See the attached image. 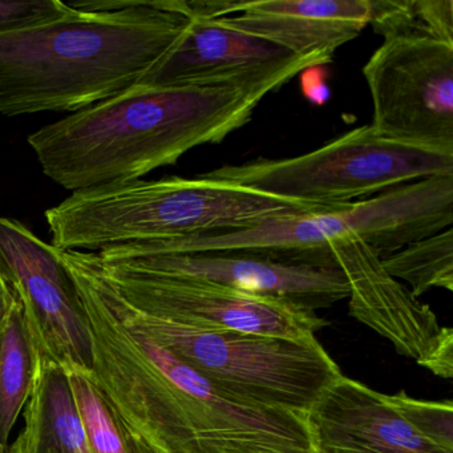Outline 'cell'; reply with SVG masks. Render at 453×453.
<instances>
[{"instance_id":"1","label":"cell","mask_w":453,"mask_h":453,"mask_svg":"<svg viewBox=\"0 0 453 453\" xmlns=\"http://www.w3.org/2000/svg\"><path fill=\"white\" fill-rule=\"evenodd\" d=\"M75 278L88 315L95 380L168 453H319L309 413L240 402L129 318L99 262Z\"/></svg>"},{"instance_id":"2","label":"cell","mask_w":453,"mask_h":453,"mask_svg":"<svg viewBox=\"0 0 453 453\" xmlns=\"http://www.w3.org/2000/svg\"><path fill=\"white\" fill-rule=\"evenodd\" d=\"M288 76L209 84L137 83L28 136L42 171L70 192L136 181L251 120Z\"/></svg>"},{"instance_id":"3","label":"cell","mask_w":453,"mask_h":453,"mask_svg":"<svg viewBox=\"0 0 453 453\" xmlns=\"http://www.w3.org/2000/svg\"><path fill=\"white\" fill-rule=\"evenodd\" d=\"M70 14L0 34V113L76 112L140 83L177 43L184 0L73 2Z\"/></svg>"},{"instance_id":"4","label":"cell","mask_w":453,"mask_h":453,"mask_svg":"<svg viewBox=\"0 0 453 453\" xmlns=\"http://www.w3.org/2000/svg\"><path fill=\"white\" fill-rule=\"evenodd\" d=\"M198 176L136 180L71 193L46 211L51 245L99 253L132 243L250 229L270 219L326 211Z\"/></svg>"},{"instance_id":"5","label":"cell","mask_w":453,"mask_h":453,"mask_svg":"<svg viewBox=\"0 0 453 453\" xmlns=\"http://www.w3.org/2000/svg\"><path fill=\"white\" fill-rule=\"evenodd\" d=\"M453 176L408 182L367 200L326 211L270 219L250 229L187 240L132 243L108 249L124 256L251 253L307 262L331 243L362 241L381 259L404 246L452 227Z\"/></svg>"},{"instance_id":"6","label":"cell","mask_w":453,"mask_h":453,"mask_svg":"<svg viewBox=\"0 0 453 453\" xmlns=\"http://www.w3.org/2000/svg\"><path fill=\"white\" fill-rule=\"evenodd\" d=\"M119 296L129 318L156 343L240 402L310 415L343 375L318 341L187 327L144 314Z\"/></svg>"},{"instance_id":"7","label":"cell","mask_w":453,"mask_h":453,"mask_svg":"<svg viewBox=\"0 0 453 453\" xmlns=\"http://www.w3.org/2000/svg\"><path fill=\"white\" fill-rule=\"evenodd\" d=\"M201 176L306 205L336 208L426 177L453 176V153L384 139L368 124L306 155L224 165Z\"/></svg>"},{"instance_id":"8","label":"cell","mask_w":453,"mask_h":453,"mask_svg":"<svg viewBox=\"0 0 453 453\" xmlns=\"http://www.w3.org/2000/svg\"><path fill=\"white\" fill-rule=\"evenodd\" d=\"M372 123L384 139L453 153V43L387 36L363 67Z\"/></svg>"},{"instance_id":"9","label":"cell","mask_w":453,"mask_h":453,"mask_svg":"<svg viewBox=\"0 0 453 453\" xmlns=\"http://www.w3.org/2000/svg\"><path fill=\"white\" fill-rule=\"evenodd\" d=\"M100 264L108 280L131 306L176 325L301 342L318 341L315 334L327 326L317 312L280 299L251 296L182 275Z\"/></svg>"},{"instance_id":"10","label":"cell","mask_w":453,"mask_h":453,"mask_svg":"<svg viewBox=\"0 0 453 453\" xmlns=\"http://www.w3.org/2000/svg\"><path fill=\"white\" fill-rule=\"evenodd\" d=\"M0 273L22 302L42 357L92 372L88 315L59 250L18 219L0 216Z\"/></svg>"},{"instance_id":"11","label":"cell","mask_w":453,"mask_h":453,"mask_svg":"<svg viewBox=\"0 0 453 453\" xmlns=\"http://www.w3.org/2000/svg\"><path fill=\"white\" fill-rule=\"evenodd\" d=\"M318 256L333 262L349 285V315L391 342L397 354L442 379L453 376V331L399 280L362 241H339Z\"/></svg>"},{"instance_id":"12","label":"cell","mask_w":453,"mask_h":453,"mask_svg":"<svg viewBox=\"0 0 453 453\" xmlns=\"http://www.w3.org/2000/svg\"><path fill=\"white\" fill-rule=\"evenodd\" d=\"M96 254L105 265L209 280L312 312L344 301L349 293L335 264H307L251 253Z\"/></svg>"},{"instance_id":"13","label":"cell","mask_w":453,"mask_h":453,"mask_svg":"<svg viewBox=\"0 0 453 453\" xmlns=\"http://www.w3.org/2000/svg\"><path fill=\"white\" fill-rule=\"evenodd\" d=\"M188 4L190 19L181 38L140 83L152 86H209L288 76L294 79L314 60L294 57L277 44L234 30L219 18Z\"/></svg>"},{"instance_id":"14","label":"cell","mask_w":453,"mask_h":453,"mask_svg":"<svg viewBox=\"0 0 453 453\" xmlns=\"http://www.w3.org/2000/svg\"><path fill=\"white\" fill-rule=\"evenodd\" d=\"M219 17L227 27L265 39L294 57L319 65L333 62L336 50L371 25L375 0H254L227 2Z\"/></svg>"},{"instance_id":"15","label":"cell","mask_w":453,"mask_h":453,"mask_svg":"<svg viewBox=\"0 0 453 453\" xmlns=\"http://www.w3.org/2000/svg\"><path fill=\"white\" fill-rule=\"evenodd\" d=\"M310 420L319 453H453L418 434L386 394L344 375L323 394Z\"/></svg>"},{"instance_id":"16","label":"cell","mask_w":453,"mask_h":453,"mask_svg":"<svg viewBox=\"0 0 453 453\" xmlns=\"http://www.w3.org/2000/svg\"><path fill=\"white\" fill-rule=\"evenodd\" d=\"M7 453H88L67 372L43 357L25 428Z\"/></svg>"},{"instance_id":"17","label":"cell","mask_w":453,"mask_h":453,"mask_svg":"<svg viewBox=\"0 0 453 453\" xmlns=\"http://www.w3.org/2000/svg\"><path fill=\"white\" fill-rule=\"evenodd\" d=\"M15 294V293H14ZM42 352L15 294L0 322V445L7 448L10 434L38 383Z\"/></svg>"},{"instance_id":"18","label":"cell","mask_w":453,"mask_h":453,"mask_svg":"<svg viewBox=\"0 0 453 453\" xmlns=\"http://www.w3.org/2000/svg\"><path fill=\"white\" fill-rule=\"evenodd\" d=\"M65 372L88 453H168L118 410L92 372Z\"/></svg>"},{"instance_id":"19","label":"cell","mask_w":453,"mask_h":453,"mask_svg":"<svg viewBox=\"0 0 453 453\" xmlns=\"http://www.w3.org/2000/svg\"><path fill=\"white\" fill-rule=\"evenodd\" d=\"M384 270L411 286L415 298L431 288L453 291V229L415 241L381 259Z\"/></svg>"},{"instance_id":"20","label":"cell","mask_w":453,"mask_h":453,"mask_svg":"<svg viewBox=\"0 0 453 453\" xmlns=\"http://www.w3.org/2000/svg\"><path fill=\"white\" fill-rule=\"evenodd\" d=\"M378 35L420 34L453 43L452 0H375L371 22Z\"/></svg>"},{"instance_id":"21","label":"cell","mask_w":453,"mask_h":453,"mask_svg":"<svg viewBox=\"0 0 453 453\" xmlns=\"http://www.w3.org/2000/svg\"><path fill=\"white\" fill-rule=\"evenodd\" d=\"M386 399L418 434L437 447L453 452V404L450 400L415 399L403 389L396 394L386 395Z\"/></svg>"},{"instance_id":"22","label":"cell","mask_w":453,"mask_h":453,"mask_svg":"<svg viewBox=\"0 0 453 453\" xmlns=\"http://www.w3.org/2000/svg\"><path fill=\"white\" fill-rule=\"evenodd\" d=\"M73 10V4L60 0H0V34L58 19Z\"/></svg>"},{"instance_id":"23","label":"cell","mask_w":453,"mask_h":453,"mask_svg":"<svg viewBox=\"0 0 453 453\" xmlns=\"http://www.w3.org/2000/svg\"><path fill=\"white\" fill-rule=\"evenodd\" d=\"M14 291L7 285L4 275L0 273V322H2V319H4L7 312H9L10 307H12V302H14Z\"/></svg>"},{"instance_id":"24","label":"cell","mask_w":453,"mask_h":453,"mask_svg":"<svg viewBox=\"0 0 453 453\" xmlns=\"http://www.w3.org/2000/svg\"><path fill=\"white\" fill-rule=\"evenodd\" d=\"M0 453H7V448L2 447V445H0Z\"/></svg>"}]
</instances>
